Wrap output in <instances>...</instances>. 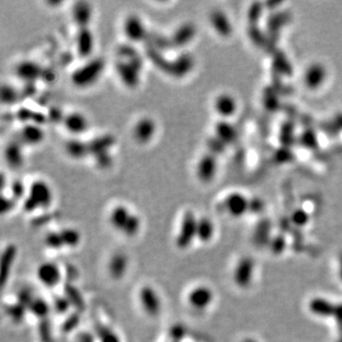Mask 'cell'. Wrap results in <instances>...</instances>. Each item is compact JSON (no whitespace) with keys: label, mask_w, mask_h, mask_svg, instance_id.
<instances>
[{"label":"cell","mask_w":342,"mask_h":342,"mask_svg":"<svg viewBox=\"0 0 342 342\" xmlns=\"http://www.w3.org/2000/svg\"><path fill=\"white\" fill-rule=\"evenodd\" d=\"M214 300V293L206 285H197L187 292L185 301L192 310L202 312L207 310Z\"/></svg>","instance_id":"ba28073f"},{"label":"cell","mask_w":342,"mask_h":342,"mask_svg":"<svg viewBox=\"0 0 342 342\" xmlns=\"http://www.w3.org/2000/svg\"><path fill=\"white\" fill-rule=\"evenodd\" d=\"M94 159H95L96 165L101 168H108L112 165V158L110 152L96 155L94 156Z\"/></svg>","instance_id":"d590c367"},{"label":"cell","mask_w":342,"mask_h":342,"mask_svg":"<svg viewBox=\"0 0 342 342\" xmlns=\"http://www.w3.org/2000/svg\"><path fill=\"white\" fill-rule=\"evenodd\" d=\"M45 138V132L43 128L38 124L35 123H27L21 127L19 131L18 140L28 145H37L43 142Z\"/></svg>","instance_id":"d6986e66"},{"label":"cell","mask_w":342,"mask_h":342,"mask_svg":"<svg viewBox=\"0 0 342 342\" xmlns=\"http://www.w3.org/2000/svg\"><path fill=\"white\" fill-rule=\"evenodd\" d=\"M66 153L73 160H82L89 154L88 143L79 138H72L65 143Z\"/></svg>","instance_id":"d4e9b609"},{"label":"cell","mask_w":342,"mask_h":342,"mask_svg":"<svg viewBox=\"0 0 342 342\" xmlns=\"http://www.w3.org/2000/svg\"><path fill=\"white\" fill-rule=\"evenodd\" d=\"M270 232L271 227L268 223L259 224L255 230L254 236H253L255 245L260 247L269 246L271 239H272Z\"/></svg>","instance_id":"f546056e"},{"label":"cell","mask_w":342,"mask_h":342,"mask_svg":"<svg viewBox=\"0 0 342 342\" xmlns=\"http://www.w3.org/2000/svg\"><path fill=\"white\" fill-rule=\"evenodd\" d=\"M62 124L66 130L72 135H81L85 133L88 128V118L80 112H72L65 114Z\"/></svg>","instance_id":"5bb4252c"},{"label":"cell","mask_w":342,"mask_h":342,"mask_svg":"<svg viewBox=\"0 0 342 342\" xmlns=\"http://www.w3.org/2000/svg\"><path fill=\"white\" fill-rule=\"evenodd\" d=\"M217 172V161L212 154H206L199 160L196 174L201 182L208 183L213 180Z\"/></svg>","instance_id":"44dd1931"},{"label":"cell","mask_w":342,"mask_h":342,"mask_svg":"<svg viewBox=\"0 0 342 342\" xmlns=\"http://www.w3.org/2000/svg\"><path fill=\"white\" fill-rule=\"evenodd\" d=\"M143 68V59L140 56L129 60L119 59L116 63V72L121 82L129 88L139 85L140 73Z\"/></svg>","instance_id":"8992f818"},{"label":"cell","mask_w":342,"mask_h":342,"mask_svg":"<svg viewBox=\"0 0 342 342\" xmlns=\"http://www.w3.org/2000/svg\"><path fill=\"white\" fill-rule=\"evenodd\" d=\"M194 63V58L190 54L183 53L168 61L165 72L174 78H183L192 71Z\"/></svg>","instance_id":"8fae6325"},{"label":"cell","mask_w":342,"mask_h":342,"mask_svg":"<svg viewBox=\"0 0 342 342\" xmlns=\"http://www.w3.org/2000/svg\"><path fill=\"white\" fill-rule=\"evenodd\" d=\"M93 16V10L88 1H77L72 10V20L78 29L88 28Z\"/></svg>","instance_id":"ac0fdd59"},{"label":"cell","mask_w":342,"mask_h":342,"mask_svg":"<svg viewBox=\"0 0 342 342\" xmlns=\"http://www.w3.org/2000/svg\"><path fill=\"white\" fill-rule=\"evenodd\" d=\"M195 35H196L195 26L192 23L186 22L178 26L169 38L172 47L182 48L189 44L191 41L194 39Z\"/></svg>","instance_id":"ffe728a7"},{"label":"cell","mask_w":342,"mask_h":342,"mask_svg":"<svg viewBox=\"0 0 342 342\" xmlns=\"http://www.w3.org/2000/svg\"><path fill=\"white\" fill-rule=\"evenodd\" d=\"M114 144V137L109 134L97 136L94 139H92L90 142H88V149L89 154L96 156L102 153L110 152V150Z\"/></svg>","instance_id":"484cf974"},{"label":"cell","mask_w":342,"mask_h":342,"mask_svg":"<svg viewBox=\"0 0 342 342\" xmlns=\"http://www.w3.org/2000/svg\"><path fill=\"white\" fill-rule=\"evenodd\" d=\"M242 342H258L257 340H255V339H253V338H247V339H245Z\"/></svg>","instance_id":"60d3db41"},{"label":"cell","mask_w":342,"mask_h":342,"mask_svg":"<svg viewBox=\"0 0 342 342\" xmlns=\"http://www.w3.org/2000/svg\"><path fill=\"white\" fill-rule=\"evenodd\" d=\"M215 226L210 219L207 217L198 218L197 239L201 242H208L214 237Z\"/></svg>","instance_id":"83f0119b"},{"label":"cell","mask_w":342,"mask_h":342,"mask_svg":"<svg viewBox=\"0 0 342 342\" xmlns=\"http://www.w3.org/2000/svg\"><path fill=\"white\" fill-rule=\"evenodd\" d=\"M210 22L215 29L216 32L220 34H225L229 32V25L227 24V19L223 13L214 12L210 16Z\"/></svg>","instance_id":"4dcf8cb0"},{"label":"cell","mask_w":342,"mask_h":342,"mask_svg":"<svg viewBox=\"0 0 342 342\" xmlns=\"http://www.w3.org/2000/svg\"><path fill=\"white\" fill-rule=\"evenodd\" d=\"M333 318H334V320L336 322V325L338 327V329L340 330L342 334V303L335 304Z\"/></svg>","instance_id":"74e56055"},{"label":"cell","mask_w":342,"mask_h":342,"mask_svg":"<svg viewBox=\"0 0 342 342\" xmlns=\"http://www.w3.org/2000/svg\"><path fill=\"white\" fill-rule=\"evenodd\" d=\"M156 129L157 127L154 120L151 117L143 116L136 121L132 129V135L137 143L145 144L153 139L156 133Z\"/></svg>","instance_id":"7c38bea8"},{"label":"cell","mask_w":342,"mask_h":342,"mask_svg":"<svg viewBox=\"0 0 342 342\" xmlns=\"http://www.w3.org/2000/svg\"><path fill=\"white\" fill-rule=\"evenodd\" d=\"M311 313L319 318H331L334 316L335 304L324 298H315L309 303Z\"/></svg>","instance_id":"cb8c5ba5"},{"label":"cell","mask_w":342,"mask_h":342,"mask_svg":"<svg viewBox=\"0 0 342 342\" xmlns=\"http://www.w3.org/2000/svg\"><path fill=\"white\" fill-rule=\"evenodd\" d=\"M337 342H342V334L341 335H340V337L338 338V340H337Z\"/></svg>","instance_id":"b9f144b4"},{"label":"cell","mask_w":342,"mask_h":342,"mask_svg":"<svg viewBox=\"0 0 342 342\" xmlns=\"http://www.w3.org/2000/svg\"><path fill=\"white\" fill-rule=\"evenodd\" d=\"M137 303L145 316L157 318L163 311V299L159 291L150 284H143L138 291Z\"/></svg>","instance_id":"277c9868"},{"label":"cell","mask_w":342,"mask_h":342,"mask_svg":"<svg viewBox=\"0 0 342 342\" xmlns=\"http://www.w3.org/2000/svg\"><path fill=\"white\" fill-rule=\"evenodd\" d=\"M197 224L198 218L193 212L187 211L183 214L176 232V247L185 250L192 246L194 240L197 239Z\"/></svg>","instance_id":"5b68a950"},{"label":"cell","mask_w":342,"mask_h":342,"mask_svg":"<svg viewBox=\"0 0 342 342\" xmlns=\"http://www.w3.org/2000/svg\"><path fill=\"white\" fill-rule=\"evenodd\" d=\"M108 220L112 230L125 239H134L142 230L141 218L126 205L119 204L112 207Z\"/></svg>","instance_id":"6da1fadb"},{"label":"cell","mask_w":342,"mask_h":342,"mask_svg":"<svg viewBox=\"0 0 342 342\" xmlns=\"http://www.w3.org/2000/svg\"><path fill=\"white\" fill-rule=\"evenodd\" d=\"M105 63L101 58H92L72 72V81L75 87L86 88L94 85L102 75Z\"/></svg>","instance_id":"3957f363"},{"label":"cell","mask_w":342,"mask_h":342,"mask_svg":"<svg viewBox=\"0 0 342 342\" xmlns=\"http://www.w3.org/2000/svg\"><path fill=\"white\" fill-rule=\"evenodd\" d=\"M216 112L223 117H229L236 112V101L229 94H220L216 98L214 102Z\"/></svg>","instance_id":"4316f807"},{"label":"cell","mask_w":342,"mask_h":342,"mask_svg":"<svg viewBox=\"0 0 342 342\" xmlns=\"http://www.w3.org/2000/svg\"><path fill=\"white\" fill-rule=\"evenodd\" d=\"M123 31L127 40L132 43L142 42L148 38V32L142 18L135 14H130L125 18Z\"/></svg>","instance_id":"30bf717a"},{"label":"cell","mask_w":342,"mask_h":342,"mask_svg":"<svg viewBox=\"0 0 342 342\" xmlns=\"http://www.w3.org/2000/svg\"><path fill=\"white\" fill-rule=\"evenodd\" d=\"M16 76L26 83L32 84L42 77L43 69L39 64L32 60H24L16 65Z\"/></svg>","instance_id":"9a60e30c"},{"label":"cell","mask_w":342,"mask_h":342,"mask_svg":"<svg viewBox=\"0 0 342 342\" xmlns=\"http://www.w3.org/2000/svg\"><path fill=\"white\" fill-rule=\"evenodd\" d=\"M338 276L342 281V256H340L339 261H338Z\"/></svg>","instance_id":"ab89813d"},{"label":"cell","mask_w":342,"mask_h":342,"mask_svg":"<svg viewBox=\"0 0 342 342\" xmlns=\"http://www.w3.org/2000/svg\"><path fill=\"white\" fill-rule=\"evenodd\" d=\"M14 201L12 197H3L2 198V207H1V211L2 213H5L7 211H10L14 207Z\"/></svg>","instance_id":"f35d334b"},{"label":"cell","mask_w":342,"mask_h":342,"mask_svg":"<svg viewBox=\"0 0 342 342\" xmlns=\"http://www.w3.org/2000/svg\"><path fill=\"white\" fill-rule=\"evenodd\" d=\"M224 207L227 212L233 217L245 215L249 208V203L247 198L239 193H232L224 202Z\"/></svg>","instance_id":"603a6c76"},{"label":"cell","mask_w":342,"mask_h":342,"mask_svg":"<svg viewBox=\"0 0 342 342\" xmlns=\"http://www.w3.org/2000/svg\"><path fill=\"white\" fill-rule=\"evenodd\" d=\"M81 235L79 231L74 227H63L59 231L48 233L45 243L54 250L64 248H75L79 246Z\"/></svg>","instance_id":"52a82bcc"},{"label":"cell","mask_w":342,"mask_h":342,"mask_svg":"<svg viewBox=\"0 0 342 342\" xmlns=\"http://www.w3.org/2000/svg\"><path fill=\"white\" fill-rule=\"evenodd\" d=\"M291 222L299 227H303L309 222V216L303 209H298L291 217Z\"/></svg>","instance_id":"e575fe53"},{"label":"cell","mask_w":342,"mask_h":342,"mask_svg":"<svg viewBox=\"0 0 342 342\" xmlns=\"http://www.w3.org/2000/svg\"><path fill=\"white\" fill-rule=\"evenodd\" d=\"M11 193L12 198L14 200H24L27 194V189L25 188L24 184L20 181H14L11 184Z\"/></svg>","instance_id":"836d02e7"},{"label":"cell","mask_w":342,"mask_h":342,"mask_svg":"<svg viewBox=\"0 0 342 342\" xmlns=\"http://www.w3.org/2000/svg\"><path fill=\"white\" fill-rule=\"evenodd\" d=\"M4 159L11 168L18 169L24 164L23 143L18 139L10 141L4 149Z\"/></svg>","instance_id":"e0dca14e"},{"label":"cell","mask_w":342,"mask_h":342,"mask_svg":"<svg viewBox=\"0 0 342 342\" xmlns=\"http://www.w3.org/2000/svg\"><path fill=\"white\" fill-rule=\"evenodd\" d=\"M325 79V69L321 65H311L305 73V83L311 88H318Z\"/></svg>","instance_id":"f1b7e54d"},{"label":"cell","mask_w":342,"mask_h":342,"mask_svg":"<svg viewBox=\"0 0 342 342\" xmlns=\"http://www.w3.org/2000/svg\"><path fill=\"white\" fill-rule=\"evenodd\" d=\"M75 48L78 56L88 58L94 48V36L89 28L78 29L75 35Z\"/></svg>","instance_id":"2e32d148"},{"label":"cell","mask_w":342,"mask_h":342,"mask_svg":"<svg viewBox=\"0 0 342 342\" xmlns=\"http://www.w3.org/2000/svg\"><path fill=\"white\" fill-rule=\"evenodd\" d=\"M53 200L54 193L48 183L43 180H35L27 188L23 207L26 212L47 209L53 204Z\"/></svg>","instance_id":"7a4b0ae2"},{"label":"cell","mask_w":342,"mask_h":342,"mask_svg":"<svg viewBox=\"0 0 342 342\" xmlns=\"http://www.w3.org/2000/svg\"><path fill=\"white\" fill-rule=\"evenodd\" d=\"M35 277L41 285L55 288L62 280L61 267L54 262H44L36 267Z\"/></svg>","instance_id":"9c48e42d"},{"label":"cell","mask_w":342,"mask_h":342,"mask_svg":"<svg viewBox=\"0 0 342 342\" xmlns=\"http://www.w3.org/2000/svg\"><path fill=\"white\" fill-rule=\"evenodd\" d=\"M0 96H1V101L2 103L5 105H14L18 101L19 98V93L16 88H14L11 85L3 84L1 87V91H0Z\"/></svg>","instance_id":"1f68e13d"},{"label":"cell","mask_w":342,"mask_h":342,"mask_svg":"<svg viewBox=\"0 0 342 342\" xmlns=\"http://www.w3.org/2000/svg\"><path fill=\"white\" fill-rule=\"evenodd\" d=\"M254 261L251 258L245 257L240 259L234 270L233 278L235 283L240 288L249 286L254 277Z\"/></svg>","instance_id":"4fadbf2b"},{"label":"cell","mask_w":342,"mask_h":342,"mask_svg":"<svg viewBox=\"0 0 342 342\" xmlns=\"http://www.w3.org/2000/svg\"><path fill=\"white\" fill-rule=\"evenodd\" d=\"M286 246L285 237L283 235H277V236H274L272 238L268 247L270 248L272 254L279 256V255H281L284 252Z\"/></svg>","instance_id":"d6a6232c"},{"label":"cell","mask_w":342,"mask_h":342,"mask_svg":"<svg viewBox=\"0 0 342 342\" xmlns=\"http://www.w3.org/2000/svg\"><path fill=\"white\" fill-rule=\"evenodd\" d=\"M129 265V260L124 253L112 255L108 262V273L112 279H123L127 274Z\"/></svg>","instance_id":"7402d4cb"},{"label":"cell","mask_w":342,"mask_h":342,"mask_svg":"<svg viewBox=\"0 0 342 342\" xmlns=\"http://www.w3.org/2000/svg\"><path fill=\"white\" fill-rule=\"evenodd\" d=\"M97 342H121L119 336L116 333H114L112 330H105L103 333L97 337Z\"/></svg>","instance_id":"8d00e7d4"}]
</instances>
